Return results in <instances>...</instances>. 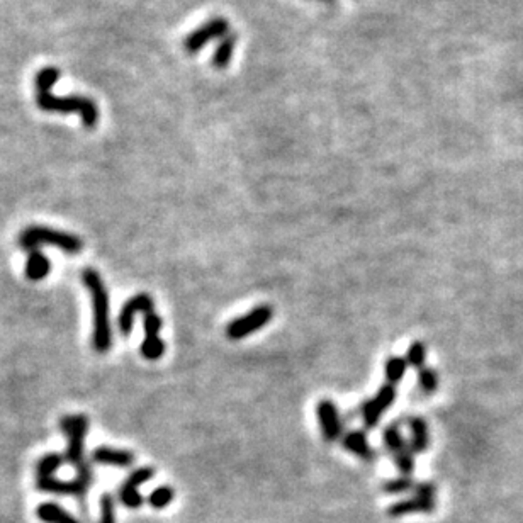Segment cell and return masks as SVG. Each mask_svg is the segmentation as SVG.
Returning a JSON list of instances; mask_svg holds the SVG:
<instances>
[{
	"mask_svg": "<svg viewBox=\"0 0 523 523\" xmlns=\"http://www.w3.org/2000/svg\"><path fill=\"white\" fill-rule=\"evenodd\" d=\"M92 459L96 462L109 464V465H119V467H127L134 462V455L127 450H116L111 447H99L94 450Z\"/></svg>",
	"mask_w": 523,
	"mask_h": 523,
	"instance_id": "cell-13",
	"label": "cell"
},
{
	"mask_svg": "<svg viewBox=\"0 0 523 523\" xmlns=\"http://www.w3.org/2000/svg\"><path fill=\"white\" fill-rule=\"evenodd\" d=\"M394 399H396V389L393 384H384L381 389L377 391V394L372 399L362 405V418H364L365 425L369 428H374L377 425V422L381 420L382 413H384L388 408L393 405Z\"/></svg>",
	"mask_w": 523,
	"mask_h": 523,
	"instance_id": "cell-9",
	"label": "cell"
},
{
	"mask_svg": "<svg viewBox=\"0 0 523 523\" xmlns=\"http://www.w3.org/2000/svg\"><path fill=\"white\" fill-rule=\"evenodd\" d=\"M226 34H229V24L228 20L225 18H213L209 19L208 23H204L203 26L197 27L187 36L184 41V48L185 51L194 55V53H199L201 49L208 46L209 43L214 39L221 38L223 39Z\"/></svg>",
	"mask_w": 523,
	"mask_h": 523,
	"instance_id": "cell-7",
	"label": "cell"
},
{
	"mask_svg": "<svg viewBox=\"0 0 523 523\" xmlns=\"http://www.w3.org/2000/svg\"><path fill=\"white\" fill-rule=\"evenodd\" d=\"M382 439H384V446L388 447L393 454H398V452H401L403 448L408 447L405 443V440H403V435H401V431H399V428L394 425L386 428Z\"/></svg>",
	"mask_w": 523,
	"mask_h": 523,
	"instance_id": "cell-23",
	"label": "cell"
},
{
	"mask_svg": "<svg viewBox=\"0 0 523 523\" xmlns=\"http://www.w3.org/2000/svg\"><path fill=\"white\" fill-rule=\"evenodd\" d=\"M394 460L403 476H410L415 471V452L411 450V447L403 448L401 452L394 454Z\"/></svg>",
	"mask_w": 523,
	"mask_h": 523,
	"instance_id": "cell-27",
	"label": "cell"
},
{
	"mask_svg": "<svg viewBox=\"0 0 523 523\" xmlns=\"http://www.w3.org/2000/svg\"><path fill=\"white\" fill-rule=\"evenodd\" d=\"M49 269H51V263H49L48 257L39 250H32L30 252V257H27L26 262V277L30 281H41L49 274Z\"/></svg>",
	"mask_w": 523,
	"mask_h": 523,
	"instance_id": "cell-14",
	"label": "cell"
},
{
	"mask_svg": "<svg viewBox=\"0 0 523 523\" xmlns=\"http://www.w3.org/2000/svg\"><path fill=\"white\" fill-rule=\"evenodd\" d=\"M415 484L413 481L410 479L408 476H403V477H394V479H389L386 481L384 484H382V489H384L386 493L389 494H401V493H406V491H411V489H415Z\"/></svg>",
	"mask_w": 523,
	"mask_h": 523,
	"instance_id": "cell-28",
	"label": "cell"
},
{
	"mask_svg": "<svg viewBox=\"0 0 523 523\" xmlns=\"http://www.w3.org/2000/svg\"><path fill=\"white\" fill-rule=\"evenodd\" d=\"M406 362H408V365H411V367H415L418 370L425 367L427 347L422 344V341H413V344L410 345V348H408V353H406Z\"/></svg>",
	"mask_w": 523,
	"mask_h": 523,
	"instance_id": "cell-22",
	"label": "cell"
},
{
	"mask_svg": "<svg viewBox=\"0 0 523 523\" xmlns=\"http://www.w3.org/2000/svg\"><path fill=\"white\" fill-rule=\"evenodd\" d=\"M18 243L26 252L38 250L39 245L46 243V245L58 246L65 253L70 255L80 253L82 246H84V243L75 234L58 232V229L46 228V226H30L19 234Z\"/></svg>",
	"mask_w": 523,
	"mask_h": 523,
	"instance_id": "cell-3",
	"label": "cell"
},
{
	"mask_svg": "<svg viewBox=\"0 0 523 523\" xmlns=\"http://www.w3.org/2000/svg\"><path fill=\"white\" fill-rule=\"evenodd\" d=\"M60 78V72L55 67L41 68L36 75V104L46 113H78L85 127L94 130L99 121V109L96 102L80 96H53L51 89Z\"/></svg>",
	"mask_w": 523,
	"mask_h": 523,
	"instance_id": "cell-1",
	"label": "cell"
},
{
	"mask_svg": "<svg viewBox=\"0 0 523 523\" xmlns=\"http://www.w3.org/2000/svg\"><path fill=\"white\" fill-rule=\"evenodd\" d=\"M77 477L72 481H61L56 479L55 476L51 477H39L38 488L41 491L53 493V494H65V496H78L82 498L87 493L90 483H92V471H90L89 464H84L82 467L77 469Z\"/></svg>",
	"mask_w": 523,
	"mask_h": 523,
	"instance_id": "cell-5",
	"label": "cell"
},
{
	"mask_svg": "<svg viewBox=\"0 0 523 523\" xmlns=\"http://www.w3.org/2000/svg\"><path fill=\"white\" fill-rule=\"evenodd\" d=\"M60 427L68 436V448L65 452V460L75 465L77 469L87 464L84 459V439L89 431L87 417H84V415L63 417L60 422Z\"/></svg>",
	"mask_w": 523,
	"mask_h": 523,
	"instance_id": "cell-4",
	"label": "cell"
},
{
	"mask_svg": "<svg viewBox=\"0 0 523 523\" xmlns=\"http://www.w3.org/2000/svg\"><path fill=\"white\" fill-rule=\"evenodd\" d=\"M316 417H318L321 434L327 442H336L341 435V420L339 408L329 399H323L316 406Z\"/></svg>",
	"mask_w": 523,
	"mask_h": 523,
	"instance_id": "cell-10",
	"label": "cell"
},
{
	"mask_svg": "<svg viewBox=\"0 0 523 523\" xmlns=\"http://www.w3.org/2000/svg\"><path fill=\"white\" fill-rule=\"evenodd\" d=\"M237 43H238V36H234L229 32V34H226L223 39L220 41V44H218L216 51H214L213 55V67L218 68V70H223L229 65V61H232L233 55H234V48H237Z\"/></svg>",
	"mask_w": 523,
	"mask_h": 523,
	"instance_id": "cell-17",
	"label": "cell"
},
{
	"mask_svg": "<svg viewBox=\"0 0 523 523\" xmlns=\"http://www.w3.org/2000/svg\"><path fill=\"white\" fill-rule=\"evenodd\" d=\"M408 362L403 357H391L384 365V376L388 379V384H398L405 377Z\"/></svg>",
	"mask_w": 523,
	"mask_h": 523,
	"instance_id": "cell-19",
	"label": "cell"
},
{
	"mask_svg": "<svg viewBox=\"0 0 523 523\" xmlns=\"http://www.w3.org/2000/svg\"><path fill=\"white\" fill-rule=\"evenodd\" d=\"M61 462H63V457H61L60 454L44 455L43 459H41L38 462V467H36V472H38V479H39V477L55 476V472L60 469Z\"/></svg>",
	"mask_w": 523,
	"mask_h": 523,
	"instance_id": "cell-21",
	"label": "cell"
},
{
	"mask_svg": "<svg viewBox=\"0 0 523 523\" xmlns=\"http://www.w3.org/2000/svg\"><path fill=\"white\" fill-rule=\"evenodd\" d=\"M143 316H145V340L141 344V355L146 360H158L165 353V344L158 336L162 320L155 310L145 311Z\"/></svg>",
	"mask_w": 523,
	"mask_h": 523,
	"instance_id": "cell-8",
	"label": "cell"
},
{
	"mask_svg": "<svg viewBox=\"0 0 523 523\" xmlns=\"http://www.w3.org/2000/svg\"><path fill=\"white\" fill-rule=\"evenodd\" d=\"M418 382L423 393L434 394L439 389V374L431 367H423L418 372Z\"/></svg>",
	"mask_w": 523,
	"mask_h": 523,
	"instance_id": "cell-25",
	"label": "cell"
},
{
	"mask_svg": "<svg viewBox=\"0 0 523 523\" xmlns=\"http://www.w3.org/2000/svg\"><path fill=\"white\" fill-rule=\"evenodd\" d=\"M411 428V450L415 454H422L430 446V434H428V425L425 420L415 417L410 420Z\"/></svg>",
	"mask_w": 523,
	"mask_h": 523,
	"instance_id": "cell-15",
	"label": "cell"
},
{
	"mask_svg": "<svg viewBox=\"0 0 523 523\" xmlns=\"http://www.w3.org/2000/svg\"><path fill=\"white\" fill-rule=\"evenodd\" d=\"M321 2H329V0H321Z\"/></svg>",
	"mask_w": 523,
	"mask_h": 523,
	"instance_id": "cell-31",
	"label": "cell"
},
{
	"mask_svg": "<svg viewBox=\"0 0 523 523\" xmlns=\"http://www.w3.org/2000/svg\"><path fill=\"white\" fill-rule=\"evenodd\" d=\"M435 512V501L423 500V498H410V500L398 501V503L391 505L388 508V515L393 518L403 517V515L410 513H434Z\"/></svg>",
	"mask_w": 523,
	"mask_h": 523,
	"instance_id": "cell-12",
	"label": "cell"
},
{
	"mask_svg": "<svg viewBox=\"0 0 523 523\" xmlns=\"http://www.w3.org/2000/svg\"><path fill=\"white\" fill-rule=\"evenodd\" d=\"M415 496L423 498V500H431L435 501V494H436V488L431 483H420L415 486Z\"/></svg>",
	"mask_w": 523,
	"mask_h": 523,
	"instance_id": "cell-30",
	"label": "cell"
},
{
	"mask_svg": "<svg viewBox=\"0 0 523 523\" xmlns=\"http://www.w3.org/2000/svg\"><path fill=\"white\" fill-rule=\"evenodd\" d=\"M101 518L99 523H116V503L113 494L104 493L101 496Z\"/></svg>",
	"mask_w": 523,
	"mask_h": 523,
	"instance_id": "cell-26",
	"label": "cell"
},
{
	"mask_svg": "<svg viewBox=\"0 0 523 523\" xmlns=\"http://www.w3.org/2000/svg\"><path fill=\"white\" fill-rule=\"evenodd\" d=\"M344 447L364 460L374 459V450L369 446L367 436H365V434H362V431H350V434L345 435Z\"/></svg>",
	"mask_w": 523,
	"mask_h": 523,
	"instance_id": "cell-16",
	"label": "cell"
},
{
	"mask_svg": "<svg viewBox=\"0 0 523 523\" xmlns=\"http://www.w3.org/2000/svg\"><path fill=\"white\" fill-rule=\"evenodd\" d=\"M119 500H121V503L127 506V508L133 510L139 508V506L143 505V496L138 493V488L126 483L121 486V489H119Z\"/></svg>",
	"mask_w": 523,
	"mask_h": 523,
	"instance_id": "cell-24",
	"label": "cell"
},
{
	"mask_svg": "<svg viewBox=\"0 0 523 523\" xmlns=\"http://www.w3.org/2000/svg\"><path fill=\"white\" fill-rule=\"evenodd\" d=\"M153 476H155V471L151 467H139V469H136L133 474L127 477L126 484L138 488V486L148 483V481H150Z\"/></svg>",
	"mask_w": 523,
	"mask_h": 523,
	"instance_id": "cell-29",
	"label": "cell"
},
{
	"mask_svg": "<svg viewBox=\"0 0 523 523\" xmlns=\"http://www.w3.org/2000/svg\"><path fill=\"white\" fill-rule=\"evenodd\" d=\"M272 316H274V310L269 306V304H262V306L255 308L250 313H246L245 316L241 318L233 320L232 323L226 327V336L229 340H241L245 336L252 335V333L257 332L265 327V324L270 323Z\"/></svg>",
	"mask_w": 523,
	"mask_h": 523,
	"instance_id": "cell-6",
	"label": "cell"
},
{
	"mask_svg": "<svg viewBox=\"0 0 523 523\" xmlns=\"http://www.w3.org/2000/svg\"><path fill=\"white\" fill-rule=\"evenodd\" d=\"M36 515L44 523H78L72 515L55 503H41L36 510Z\"/></svg>",
	"mask_w": 523,
	"mask_h": 523,
	"instance_id": "cell-18",
	"label": "cell"
},
{
	"mask_svg": "<svg viewBox=\"0 0 523 523\" xmlns=\"http://www.w3.org/2000/svg\"><path fill=\"white\" fill-rule=\"evenodd\" d=\"M148 310H153V299L150 294H136L130 301H126V304L122 306L121 315H119V329H121L122 335H130L131 328H133V320L138 313H145Z\"/></svg>",
	"mask_w": 523,
	"mask_h": 523,
	"instance_id": "cell-11",
	"label": "cell"
},
{
	"mask_svg": "<svg viewBox=\"0 0 523 523\" xmlns=\"http://www.w3.org/2000/svg\"><path fill=\"white\" fill-rule=\"evenodd\" d=\"M82 281L90 292L94 310V348L99 353H106L113 345V333L109 323V296L99 272L85 269Z\"/></svg>",
	"mask_w": 523,
	"mask_h": 523,
	"instance_id": "cell-2",
	"label": "cell"
},
{
	"mask_svg": "<svg viewBox=\"0 0 523 523\" xmlns=\"http://www.w3.org/2000/svg\"><path fill=\"white\" fill-rule=\"evenodd\" d=\"M174 496H175V493L170 486H160V488H156L155 491L150 494L148 503L151 505V508L163 510L165 506H168L172 501H174Z\"/></svg>",
	"mask_w": 523,
	"mask_h": 523,
	"instance_id": "cell-20",
	"label": "cell"
}]
</instances>
